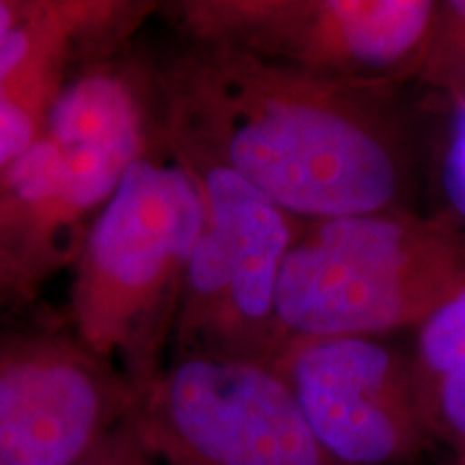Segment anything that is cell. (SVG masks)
<instances>
[{
    "instance_id": "obj_3",
    "label": "cell",
    "mask_w": 465,
    "mask_h": 465,
    "mask_svg": "<svg viewBox=\"0 0 465 465\" xmlns=\"http://www.w3.org/2000/svg\"><path fill=\"white\" fill-rule=\"evenodd\" d=\"M203 224L201 185L158 125L149 149L97 213L74 263L78 341L108 364H124L132 386L160 369Z\"/></svg>"
},
{
    "instance_id": "obj_14",
    "label": "cell",
    "mask_w": 465,
    "mask_h": 465,
    "mask_svg": "<svg viewBox=\"0 0 465 465\" xmlns=\"http://www.w3.org/2000/svg\"><path fill=\"white\" fill-rule=\"evenodd\" d=\"M449 14L455 17L457 26H465V0L463 3H450L449 5Z\"/></svg>"
},
{
    "instance_id": "obj_11",
    "label": "cell",
    "mask_w": 465,
    "mask_h": 465,
    "mask_svg": "<svg viewBox=\"0 0 465 465\" xmlns=\"http://www.w3.org/2000/svg\"><path fill=\"white\" fill-rule=\"evenodd\" d=\"M441 188L452 212L465 224V95L457 102L441 155Z\"/></svg>"
},
{
    "instance_id": "obj_9",
    "label": "cell",
    "mask_w": 465,
    "mask_h": 465,
    "mask_svg": "<svg viewBox=\"0 0 465 465\" xmlns=\"http://www.w3.org/2000/svg\"><path fill=\"white\" fill-rule=\"evenodd\" d=\"M134 388L78 339L0 360V465H75L132 414Z\"/></svg>"
},
{
    "instance_id": "obj_4",
    "label": "cell",
    "mask_w": 465,
    "mask_h": 465,
    "mask_svg": "<svg viewBox=\"0 0 465 465\" xmlns=\"http://www.w3.org/2000/svg\"><path fill=\"white\" fill-rule=\"evenodd\" d=\"M465 281L444 226L399 209L302 223L278 282L291 336H386L418 328Z\"/></svg>"
},
{
    "instance_id": "obj_2",
    "label": "cell",
    "mask_w": 465,
    "mask_h": 465,
    "mask_svg": "<svg viewBox=\"0 0 465 465\" xmlns=\"http://www.w3.org/2000/svg\"><path fill=\"white\" fill-rule=\"evenodd\" d=\"M158 132L149 72L100 58L75 72L44 130L0 173V261L25 282L75 263L97 213Z\"/></svg>"
},
{
    "instance_id": "obj_1",
    "label": "cell",
    "mask_w": 465,
    "mask_h": 465,
    "mask_svg": "<svg viewBox=\"0 0 465 465\" xmlns=\"http://www.w3.org/2000/svg\"><path fill=\"white\" fill-rule=\"evenodd\" d=\"M149 75L173 149L231 168L300 223L397 209L405 155L381 86L196 42Z\"/></svg>"
},
{
    "instance_id": "obj_7",
    "label": "cell",
    "mask_w": 465,
    "mask_h": 465,
    "mask_svg": "<svg viewBox=\"0 0 465 465\" xmlns=\"http://www.w3.org/2000/svg\"><path fill=\"white\" fill-rule=\"evenodd\" d=\"M132 388V420L164 465H341L270 364L173 356Z\"/></svg>"
},
{
    "instance_id": "obj_6",
    "label": "cell",
    "mask_w": 465,
    "mask_h": 465,
    "mask_svg": "<svg viewBox=\"0 0 465 465\" xmlns=\"http://www.w3.org/2000/svg\"><path fill=\"white\" fill-rule=\"evenodd\" d=\"M164 14L188 42L388 89L422 61L440 9L424 0H183Z\"/></svg>"
},
{
    "instance_id": "obj_12",
    "label": "cell",
    "mask_w": 465,
    "mask_h": 465,
    "mask_svg": "<svg viewBox=\"0 0 465 465\" xmlns=\"http://www.w3.org/2000/svg\"><path fill=\"white\" fill-rule=\"evenodd\" d=\"M149 446L144 444L132 414L119 427H114L89 455L75 465H158Z\"/></svg>"
},
{
    "instance_id": "obj_10",
    "label": "cell",
    "mask_w": 465,
    "mask_h": 465,
    "mask_svg": "<svg viewBox=\"0 0 465 465\" xmlns=\"http://www.w3.org/2000/svg\"><path fill=\"white\" fill-rule=\"evenodd\" d=\"M410 356L433 440L465 463V281L418 325Z\"/></svg>"
},
{
    "instance_id": "obj_8",
    "label": "cell",
    "mask_w": 465,
    "mask_h": 465,
    "mask_svg": "<svg viewBox=\"0 0 465 465\" xmlns=\"http://www.w3.org/2000/svg\"><path fill=\"white\" fill-rule=\"evenodd\" d=\"M272 369L341 465H407L433 444L410 353L383 336H291Z\"/></svg>"
},
{
    "instance_id": "obj_13",
    "label": "cell",
    "mask_w": 465,
    "mask_h": 465,
    "mask_svg": "<svg viewBox=\"0 0 465 465\" xmlns=\"http://www.w3.org/2000/svg\"><path fill=\"white\" fill-rule=\"evenodd\" d=\"M25 11H26V7L17 9L15 5H11V3H0V44L7 39V35L14 31L17 25H20Z\"/></svg>"
},
{
    "instance_id": "obj_5",
    "label": "cell",
    "mask_w": 465,
    "mask_h": 465,
    "mask_svg": "<svg viewBox=\"0 0 465 465\" xmlns=\"http://www.w3.org/2000/svg\"><path fill=\"white\" fill-rule=\"evenodd\" d=\"M173 151L205 199V224L179 293L174 356L270 364L287 341L278 322V282L302 223L231 168Z\"/></svg>"
},
{
    "instance_id": "obj_15",
    "label": "cell",
    "mask_w": 465,
    "mask_h": 465,
    "mask_svg": "<svg viewBox=\"0 0 465 465\" xmlns=\"http://www.w3.org/2000/svg\"><path fill=\"white\" fill-rule=\"evenodd\" d=\"M446 465H465L463 461H457V459H452V461H449Z\"/></svg>"
}]
</instances>
